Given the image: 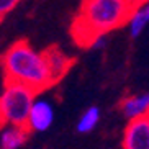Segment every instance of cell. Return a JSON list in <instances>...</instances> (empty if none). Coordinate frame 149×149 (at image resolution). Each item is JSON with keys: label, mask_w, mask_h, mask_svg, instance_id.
I'll return each instance as SVG.
<instances>
[{"label": "cell", "mask_w": 149, "mask_h": 149, "mask_svg": "<svg viewBox=\"0 0 149 149\" xmlns=\"http://www.w3.org/2000/svg\"><path fill=\"white\" fill-rule=\"evenodd\" d=\"M146 2L149 0H82L70 35L79 46L88 48L97 36L126 25L136 8Z\"/></svg>", "instance_id": "1"}, {"label": "cell", "mask_w": 149, "mask_h": 149, "mask_svg": "<svg viewBox=\"0 0 149 149\" xmlns=\"http://www.w3.org/2000/svg\"><path fill=\"white\" fill-rule=\"evenodd\" d=\"M105 43H107V36L105 35H100V36H97L95 40L90 43V46H88V48H92V49H102V48H105Z\"/></svg>", "instance_id": "12"}, {"label": "cell", "mask_w": 149, "mask_h": 149, "mask_svg": "<svg viewBox=\"0 0 149 149\" xmlns=\"http://www.w3.org/2000/svg\"><path fill=\"white\" fill-rule=\"evenodd\" d=\"M148 25H149V2H146V3H143L141 7L136 8V12L133 13V17L128 22L130 36L131 38H138Z\"/></svg>", "instance_id": "9"}, {"label": "cell", "mask_w": 149, "mask_h": 149, "mask_svg": "<svg viewBox=\"0 0 149 149\" xmlns=\"http://www.w3.org/2000/svg\"><path fill=\"white\" fill-rule=\"evenodd\" d=\"M121 143L123 149H149V113L130 120Z\"/></svg>", "instance_id": "4"}, {"label": "cell", "mask_w": 149, "mask_h": 149, "mask_svg": "<svg viewBox=\"0 0 149 149\" xmlns=\"http://www.w3.org/2000/svg\"><path fill=\"white\" fill-rule=\"evenodd\" d=\"M100 120V110L97 107H90L82 113L79 123H77V131L85 134V133H90L93 128L97 126V123Z\"/></svg>", "instance_id": "10"}, {"label": "cell", "mask_w": 149, "mask_h": 149, "mask_svg": "<svg viewBox=\"0 0 149 149\" xmlns=\"http://www.w3.org/2000/svg\"><path fill=\"white\" fill-rule=\"evenodd\" d=\"M121 111L128 120H134L149 113V92L126 97L121 102Z\"/></svg>", "instance_id": "7"}, {"label": "cell", "mask_w": 149, "mask_h": 149, "mask_svg": "<svg viewBox=\"0 0 149 149\" xmlns=\"http://www.w3.org/2000/svg\"><path fill=\"white\" fill-rule=\"evenodd\" d=\"M20 0H0V23L18 5Z\"/></svg>", "instance_id": "11"}, {"label": "cell", "mask_w": 149, "mask_h": 149, "mask_svg": "<svg viewBox=\"0 0 149 149\" xmlns=\"http://www.w3.org/2000/svg\"><path fill=\"white\" fill-rule=\"evenodd\" d=\"M30 130L20 126H7L0 133V149H20L26 143Z\"/></svg>", "instance_id": "8"}, {"label": "cell", "mask_w": 149, "mask_h": 149, "mask_svg": "<svg viewBox=\"0 0 149 149\" xmlns=\"http://www.w3.org/2000/svg\"><path fill=\"white\" fill-rule=\"evenodd\" d=\"M0 93H2V90H0Z\"/></svg>", "instance_id": "13"}, {"label": "cell", "mask_w": 149, "mask_h": 149, "mask_svg": "<svg viewBox=\"0 0 149 149\" xmlns=\"http://www.w3.org/2000/svg\"><path fill=\"white\" fill-rule=\"evenodd\" d=\"M44 59H46V66H48L49 75H51V80H53V85L57 84L59 80L64 77V75L69 72V69L74 66L75 59L74 57L67 56L64 51L57 48V46H51L46 51H43Z\"/></svg>", "instance_id": "5"}, {"label": "cell", "mask_w": 149, "mask_h": 149, "mask_svg": "<svg viewBox=\"0 0 149 149\" xmlns=\"http://www.w3.org/2000/svg\"><path fill=\"white\" fill-rule=\"evenodd\" d=\"M5 82L20 84L40 93L53 85L44 54L36 51L26 40L15 41L0 57Z\"/></svg>", "instance_id": "2"}, {"label": "cell", "mask_w": 149, "mask_h": 149, "mask_svg": "<svg viewBox=\"0 0 149 149\" xmlns=\"http://www.w3.org/2000/svg\"><path fill=\"white\" fill-rule=\"evenodd\" d=\"M54 121V108L49 102L43 98H36L30 110L26 128L30 131H46Z\"/></svg>", "instance_id": "6"}, {"label": "cell", "mask_w": 149, "mask_h": 149, "mask_svg": "<svg viewBox=\"0 0 149 149\" xmlns=\"http://www.w3.org/2000/svg\"><path fill=\"white\" fill-rule=\"evenodd\" d=\"M38 93L31 88L13 82H5L0 93V128L8 126L26 128L30 110Z\"/></svg>", "instance_id": "3"}]
</instances>
